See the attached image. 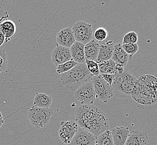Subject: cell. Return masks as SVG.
Masks as SVG:
<instances>
[{
	"label": "cell",
	"instance_id": "33",
	"mask_svg": "<svg viewBox=\"0 0 157 145\" xmlns=\"http://www.w3.org/2000/svg\"><path fill=\"white\" fill-rule=\"evenodd\" d=\"M4 123V120H3V116L1 112L0 111V128L2 127Z\"/></svg>",
	"mask_w": 157,
	"mask_h": 145
},
{
	"label": "cell",
	"instance_id": "13",
	"mask_svg": "<svg viewBox=\"0 0 157 145\" xmlns=\"http://www.w3.org/2000/svg\"><path fill=\"white\" fill-rule=\"evenodd\" d=\"M125 145H150L148 135L139 130H132L130 132Z\"/></svg>",
	"mask_w": 157,
	"mask_h": 145
},
{
	"label": "cell",
	"instance_id": "9",
	"mask_svg": "<svg viewBox=\"0 0 157 145\" xmlns=\"http://www.w3.org/2000/svg\"><path fill=\"white\" fill-rule=\"evenodd\" d=\"M78 129L79 126L75 121L61 122L58 131V136L60 141L64 144L69 145Z\"/></svg>",
	"mask_w": 157,
	"mask_h": 145
},
{
	"label": "cell",
	"instance_id": "32",
	"mask_svg": "<svg viewBox=\"0 0 157 145\" xmlns=\"http://www.w3.org/2000/svg\"><path fill=\"white\" fill-rule=\"evenodd\" d=\"M6 39L3 35V34L0 31V46H2L3 44L5 43Z\"/></svg>",
	"mask_w": 157,
	"mask_h": 145
},
{
	"label": "cell",
	"instance_id": "6",
	"mask_svg": "<svg viewBox=\"0 0 157 145\" xmlns=\"http://www.w3.org/2000/svg\"><path fill=\"white\" fill-rule=\"evenodd\" d=\"M92 82L94 88L96 99L107 103L109 99L113 97V92L112 87L109 85L100 75L98 76H93Z\"/></svg>",
	"mask_w": 157,
	"mask_h": 145
},
{
	"label": "cell",
	"instance_id": "5",
	"mask_svg": "<svg viewBox=\"0 0 157 145\" xmlns=\"http://www.w3.org/2000/svg\"><path fill=\"white\" fill-rule=\"evenodd\" d=\"M53 114V110L49 108H42L33 106L29 110L28 116L32 126L40 129L47 126Z\"/></svg>",
	"mask_w": 157,
	"mask_h": 145
},
{
	"label": "cell",
	"instance_id": "21",
	"mask_svg": "<svg viewBox=\"0 0 157 145\" xmlns=\"http://www.w3.org/2000/svg\"><path fill=\"white\" fill-rule=\"evenodd\" d=\"M100 69V74H113L116 63L113 60H109L108 61H104L98 63Z\"/></svg>",
	"mask_w": 157,
	"mask_h": 145
},
{
	"label": "cell",
	"instance_id": "4",
	"mask_svg": "<svg viewBox=\"0 0 157 145\" xmlns=\"http://www.w3.org/2000/svg\"><path fill=\"white\" fill-rule=\"evenodd\" d=\"M136 78L130 72L124 71L120 76H114L112 83L113 95L117 97L130 99L132 92L135 85Z\"/></svg>",
	"mask_w": 157,
	"mask_h": 145
},
{
	"label": "cell",
	"instance_id": "11",
	"mask_svg": "<svg viewBox=\"0 0 157 145\" xmlns=\"http://www.w3.org/2000/svg\"><path fill=\"white\" fill-rule=\"evenodd\" d=\"M96 138L92 133L79 127L72 141L68 145H94Z\"/></svg>",
	"mask_w": 157,
	"mask_h": 145
},
{
	"label": "cell",
	"instance_id": "3",
	"mask_svg": "<svg viewBox=\"0 0 157 145\" xmlns=\"http://www.w3.org/2000/svg\"><path fill=\"white\" fill-rule=\"evenodd\" d=\"M93 76L86 64H77L68 72L60 74V79L67 89L75 92L81 86L91 80Z\"/></svg>",
	"mask_w": 157,
	"mask_h": 145
},
{
	"label": "cell",
	"instance_id": "10",
	"mask_svg": "<svg viewBox=\"0 0 157 145\" xmlns=\"http://www.w3.org/2000/svg\"><path fill=\"white\" fill-rule=\"evenodd\" d=\"M72 59L70 49L57 45L52 54V61L57 67Z\"/></svg>",
	"mask_w": 157,
	"mask_h": 145
},
{
	"label": "cell",
	"instance_id": "2",
	"mask_svg": "<svg viewBox=\"0 0 157 145\" xmlns=\"http://www.w3.org/2000/svg\"><path fill=\"white\" fill-rule=\"evenodd\" d=\"M131 97L135 102L149 106L157 102V78L145 75L136 79Z\"/></svg>",
	"mask_w": 157,
	"mask_h": 145
},
{
	"label": "cell",
	"instance_id": "29",
	"mask_svg": "<svg viewBox=\"0 0 157 145\" xmlns=\"http://www.w3.org/2000/svg\"><path fill=\"white\" fill-rule=\"evenodd\" d=\"M124 68H125V66L122 64H116L115 69H114V72H113V76H120L121 75H122L123 72H124V71H125Z\"/></svg>",
	"mask_w": 157,
	"mask_h": 145
},
{
	"label": "cell",
	"instance_id": "12",
	"mask_svg": "<svg viewBox=\"0 0 157 145\" xmlns=\"http://www.w3.org/2000/svg\"><path fill=\"white\" fill-rule=\"evenodd\" d=\"M56 40L57 45L59 46L68 48L71 47L75 42L72 28H66L58 32Z\"/></svg>",
	"mask_w": 157,
	"mask_h": 145
},
{
	"label": "cell",
	"instance_id": "7",
	"mask_svg": "<svg viewBox=\"0 0 157 145\" xmlns=\"http://www.w3.org/2000/svg\"><path fill=\"white\" fill-rule=\"evenodd\" d=\"M75 41L86 45L94 39V32L91 24L83 21L75 22L72 26Z\"/></svg>",
	"mask_w": 157,
	"mask_h": 145
},
{
	"label": "cell",
	"instance_id": "16",
	"mask_svg": "<svg viewBox=\"0 0 157 145\" xmlns=\"http://www.w3.org/2000/svg\"><path fill=\"white\" fill-rule=\"evenodd\" d=\"M101 42H98L93 39L87 44L85 45V55L86 60L96 61L98 58Z\"/></svg>",
	"mask_w": 157,
	"mask_h": 145
},
{
	"label": "cell",
	"instance_id": "26",
	"mask_svg": "<svg viewBox=\"0 0 157 145\" xmlns=\"http://www.w3.org/2000/svg\"><path fill=\"white\" fill-rule=\"evenodd\" d=\"M121 45L124 50L129 55V59H132V56L134 55L139 50L138 44H125Z\"/></svg>",
	"mask_w": 157,
	"mask_h": 145
},
{
	"label": "cell",
	"instance_id": "1",
	"mask_svg": "<svg viewBox=\"0 0 157 145\" xmlns=\"http://www.w3.org/2000/svg\"><path fill=\"white\" fill-rule=\"evenodd\" d=\"M75 121L80 128L96 137L109 129L106 114L94 105H79L75 110Z\"/></svg>",
	"mask_w": 157,
	"mask_h": 145
},
{
	"label": "cell",
	"instance_id": "20",
	"mask_svg": "<svg viewBox=\"0 0 157 145\" xmlns=\"http://www.w3.org/2000/svg\"><path fill=\"white\" fill-rule=\"evenodd\" d=\"M52 98L45 93H36L34 99L35 107L48 108L52 103Z\"/></svg>",
	"mask_w": 157,
	"mask_h": 145
},
{
	"label": "cell",
	"instance_id": "22",
	"mask_svg": "<svg viewBox=\"0 0 157 145\" xmlns=\"http://www.w3.org/2000/svg\"><path fill=\"white\" fill-rule=\"evenodd\" d=\"M94 145H113V139L110 130L97 136Z\"/></svg>",
	"mask_w": 157,
	"mask_h": 145
},
{
	"label": "cell",
	"instance_id": "25",
	"mask_svg": "<svg viewBox=\"0 0 157 145\" xmlns=\"http://www.w3.org/2000/svg\"><path fill=\"white\" fill-rule=\"evenodd\" d=\"M108 36V32L104 28H97L94 32V40L98 42L105 41Z\"/></svg>",
	"mask_w": 157,
	"mask_h": 145
},
{
	"label": "cell",
	"instance_id": "18",
	"mask_svg": "<svg viewBox=\"0 0 157 145\" xmlns=\"http://www.w3.org/2000/svg\"><path fill=\"white\" fill-rule=\"evenodd\" d=\"M111 60H113L115 63L122 64L124 66L127 65L129 60V55L124 50L121 44L118 43L114 45Z\"/></svg>",
	"mask_w": 157,
	"mask_h": 145
},
{
	"label": "cell",
	"instance_id": "15",
	"mask_svg": "<svg viewBox=\"0 0 157 145\" xmlns=\"http://www.w3.org/2000/svg\"><path fill=\"white\" fill-rule=\"evenodd\" d=\"M114 44L112 41H105L101 42L99 53L96 60L97 63L104 61L111 60L113 54Z\"/></svg>",
	"mask_w": 157,
	"mask_h": 145
},
{
	"label": "cell",
	"instance_id": "8",
	"mask_svg": "<svg viewBox=\"0 0 157 145\" xmlns=\"http://www.w3.org/2000/svg\"><path fill=\"white\" fill-rule=\"evenodd\" d=\"M75 98L83 105H94L96 99L92 80L81 86L74 92Z\"/></svg>",
	"mask_w": 157,
	"mask_h": 145
},
{
	"label": "cell",
	"instance_id": "17",
	"mask_svg": "<svg viewBox=\"0 0 157 145\" xmlns=\"http://www.w3.org/2000/svg\"><path fill=\"white\" fill-rule=\"evenodd\" d=\"M69 49L72 60L77 64L85 63V45L75 41Z\"/></svg>",
	"mask_w": 157,
	"mask_h": 145
},
{
	"label": "cell",
	"instance_id": "23",
	"mask_svg": "<svg viewBox=\"0 0 157 145\" xmlns=\"http://www.w3.org/2000/svg\"><path fill=\"white\" fill-rule=\"evenodd\" d=\"M77 64V63L72 59L56 67L57 73L58 74H62L65 72H68L73 69Z\"/></svg>",
	"mask_w": 157,
	"mask_h": 145
},
{
	"label": "cell",
	"instance_id": "19",
	"mask_svg": "<svg viewBox=\"0 0 157 145\" xmlns=\"http://www.w3.org/2000/svg\"><path fill=\"white\" fill-rule=\"evenodd\" d=\"M0 31L5 38V43H7L16 32V25L12 20L7 19L0 24Z\"/></svg>",
	"mask_w": 157,
	"mask_h": 145
},
{
	"label": "cell",
	"instance_id": "30",
	"mask_svg": "<svg viewBox=\"0 0 157 145\" xmlns=\"http://www.w3.org/2000/svg\"><path fill=\"white\" fill-rule=\"evenodd\" d=\"M101 77L107 82L109 85H112V83L113 82L114 76L113 74H100Z\"/></svg>",
	"mask_w": 157,
	"mask_h": 145
},
{
	"label": "cell",
	"instance_id": "14",
	"mask_svg": "<svg viewBox=\"0 0 157 145\" xmlns=\"http://www.w3.org/2000/svg\"><path fill=\"white\" fill-rule=\"evenodd\" d=\"M110 132L113 139V145H125L130 133L128 127H116Z\"/></svg>",
	"mask_w": 157,
	"mask_h": 145
},
{
	"label": "cell",
	"instance_id": "28",
	"mask_svg": "<svg viewBox=\"0 0 157 145\" xmlns=\"http://www.w3.org/2000/svg\"><path fill=\"white\" fill-rule=\"evenodd\" d=\"M7 57L6 51L0 49V74L4 72L7 66Z\"/></svg>",
	"mask_w": 157,
	"mask_h": 145
},
{
	"label": "cell",
	"instance_id": "31",
	"mask_svg": "<svg viewBox=\"0 0 157 145\" xmlns=\"http://www.w3.org/2000/svg\"><path fill=\"white\" fill-rule=\"evenodd\" d=\"M9 13L0 6V24L9 17Z\"/></svg>",
	"mask_w": 157,
	"mask_h": 145
},
{
	"label": "cell",
	"instance_id": "24",
	"mask_svg": "<svg viewBox=\"0 0 157 145\" xmlns=\"http://www.w3.org/2000/svg\"><path fill=\"white\" fill-rule=\"evenodd\" d=\"M85 64L88 71L94 76H98L100 75L98 65L96 61L92 60H86Z\"/></svg>",
	"mask_w": 157,
	"mask_h": 145
},
{
	"label": "cell",
	"instance_id": "27",
	"mask_svg": "<svg viewBox=\"0 0 157 145\" xmlns=\"http://www.w3.org/2000/svg\"><path fill=\"white\" fill-rule=\"evenodd\" d=\"M138 41V35L134 32H128L124 36L123 44H137Z\"/></svg>",
	"mask_w": 157,
	"mask_h": 145
}]
</instances>
